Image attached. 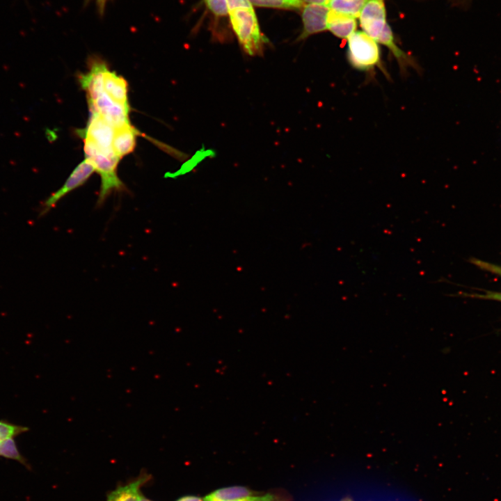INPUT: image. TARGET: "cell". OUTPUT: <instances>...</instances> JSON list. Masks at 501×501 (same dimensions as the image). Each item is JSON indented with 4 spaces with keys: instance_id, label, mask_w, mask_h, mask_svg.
<instances>
[{
    "instance_id": "4",
    "label": "cell",
    "mask_w": 501,
    "mask_h": 501,
    "mask_svg": "<svg viewBox=\"0 0 501 501\" xmlns=\"http://www.w3.org/2000/svg\"><path fill=\"white\" fill-rule=\"evenodd\" d=\"M347 59L358 70L370 72L381 67V53L377 42L364 31H355L348 38Z\"/></svg>"
},
{
    "instance_id": "25",
    "label": "cell",
    "mask_w": 501,
    "mask_h": 501,
    "mask_svg": "<svg viewBox=\"0 0 501 501\" xmlns=\"http://www.w3.org/2000/svg\"><path fill=\"white\" fill-rule=\"evenodd\" d=\"M140 501H152V500H149V499L145 498L144 496H142V498H141V499Z\"/></svg>"
},
{
    "instance_id": "21",
    "label": "cell",
    "mask_w": 501,
    "mask_h": 501,
    "mask_svg": "<svg viewBox=\"0 0 501 501\" xmlns=\"http://www.w3.org/2000/svg\"><path fill=\"white\" fill-rule=\"evenodd\" d=\"M471 296L501 301V292H486L484 294H472Z\"/></svg>"
},
{
    "instance_id": "9",
    "label": "cell",
    "mask_w": 501,
    "mask_h": 501,
    "mask_svg": "<svg viewBox=\"0 0 501 501\" xmlns=\"http://www.w3.org/2000/svg\"><path fill=\"white\" fill-rule=\"evenodd\" d=\"M150 475L143 472L128 483L120 485L110 491L106 501H140L142 498L141 489L150 480Z\"/></svg>"
},
{
    "instance_id": "22",
    "label": "cell",
    "mask_w": 501,
    "mask_h": 501,
    "mask_svg": "<svg viewBox=\"0 0 501 501\" xmlns=\"http://www.w3.org/2000/svg\"><path fill=\"white\" fill-rule=\"evenodd\" d=\"M109 1L110 0H96V5L100 15H103L104 13L106 6Z\"/></svg>"
},
{
    "instance_id": "3",
    "label": "cell",
    "mask_w": 501,
    "mask_h": 501,
    "mask_svg": "<svg viewBox=\"0 0 501 501\" xmlns=\"http://www.w3.org/2000/svg\"><path fill=\"white\" fill-rule=\"evenodd\" d=\"M232 29L239 42L250 56L261 55L267 38L260 30L253 8H237L229 11Z\"/></svg>"
},
{
    "instance_id": "7",
    "label": "cell",
    "mask_w": 501,
    "mask_h": 501,
    "mask_svg": "<svg viewBox=\"0 0 501 501\" xmlns=\"http://www.w3.org/2000/svg\"><path fill=\"white\" fill-rule=\"evenodd\" d=\"M359 18L364 32L375 40L387 24L384 0H367Z\"/></svg>"
},
{
    "instance_id": "24",
    "label": "cell",
    "mask_w": 501,
    "mask_h": 501,
    "mask_svg": "<svg viewBox=\"0 0 501 501\" xmlns=\"http://www.w3.org/2000/svg\"><path fill=\"white\" fill-rule=\"evenodd\" d=\"M329 0H302L308 4H320L327 6Z\"/></svg>"
},
{
    "instance_id": "15",
    "label": "cell",
    "mask_w": 501,
    "mask_h": 501,
    "mask_svg": "<svg viewBox=\"0 0 501 501\" xmlns=\"http://www.w3.org/2000/svg\"><path fill=\"white\" fill-rule=\"evenodd\" d=\"M0 456L17 461L26 467H29L26 459L20 454L14 438H9L0 443Z\"/></svg>"
},
{
    "instance_id": "17",
    "label": "cell",
    "mask_w": 501,
    "mask_h": 501,
    "mask_svg": "<svg viewBox=\"0 0 501 501\" xmlns=\"http://www.w3.org/2000/svg\"><path fill=\"white\" fill-rule=\"evenodd\" d=\"M237 501H292V498L284 490H275L262 495H249Z\"/></svg>"
},
{
    "instance_id": "16",
    "label": "cell",
    "mask_w": 501,
    "mask_h": 501,
    "mask_svg": "<svg viewBox=\"0 0 501 501\" xmlns=\"http://www.w3.org/2000/svg\"><path fill=\"white\" fill-rule=\"evenodd\" d=\"M252 5L284 9H300L303 7L302 0H249Z\"/></svg>"
},
{
    "instance_id": "8",
    "label": "cell",
    "mask_w": 501,
    "mask_h": 501,
    "mask_svg": "<svg viewBox=\"0 0 501 501\" xmlns=\"http://www.w3.org/2000/svg\"><path fill=\"white\" fill-rule=\"evenodd\" d=\"M330 8L326 5L308 4L302 12L303 29L299 40L324 31L327 29V15Z\"/></svg>"
},
{
    "instance_id": "11",
    "label": "cell",
    "mask_w": 501,
    "mask_h": 501,
    "mask_svg": "<svg viewBox=\"0 0 501 501\" xmlns=\"http://www.w3.org/2000/svg\"><path fill=\"white\" fill-rule=\"evenodd\" d=\"M356 26V18L330 9L327 15V29L335 36L348 39L355 32Z\"/></svg>"
},
{
    "instance_id": "13",
    "label": "cell",
    "mask_w": 501,
    "mask_h": 501,
    "mask_svg": "<svg viewBox=\"0 0 501 501\" xmlns=\"http://www.w3.org/2000/svg\"><path fill=\"white\" fill-rule=\"evenodd\" d=\"M255 493L245 486H233L216 489L202 499L203 501H237Z\"/></svg>"
},
{
    "instance_id": "20",
    "label": "cell",
    "mask_w": 501,
    "mask_h": 501,
    "mask_svg": "<svg viewBox=\"0 0 501 501\" xmlns=\"http://www.w3.org/2000/svg\"><path fill=\"white\" fill-rule=\"evenodd\" d=\"M229 11L237 8L252 9L249 0H227Z\"/></svg>"
},
{
    "instance_id": "19",
    "label": "cell",
    "mask_w": 501,
    "mask_h": 501,
    "mask_svg": "<svg viewBox=\"0 0 501 501\" xmlns=\"http://www.w3.org/2000/svg\"><path fill=\"white\" fill-rule=\"evenodd\" d=\"M206 6L216 16H225L229 13L227 0H205Z\"/></svg>"
},
{
    "instance_id": "6",
    "label": "cell",
    "mask_w": 501,
    "mask_h": 501,
    "mask_svg": "<svg viewBox=\"0 0 501 501\" xmlns=\"http://www.w3.org/2000/svg\"><path fill=\"white\" fill-rule=\"evenodd\" d=\"M94 171L93 165L85 159L75 168L63 185L44 200L39 210L40 216L49 212L67 193L83 185Z\"/></svg>"
},
{
    "instance_id": "18",
    "label": "cell",
    "mask_w": 501,
    "mask_h": 501,
    "mask_svg": "<svg viewBox=\"0 0 501 501\" xmlns=\"http://www.w3.org/2000/svg\"><path fill=\"white\" fill-rule=\"evenodd\" d=\"M29 430L28 427L0 420V443L15 438Z\"/></svg>"
},
{
    "instance_id": "26",
    "label": "cell",
    "mask_w": 501,
    "mask_h": 501,
    "mask_svg": "<svg viewBox=\"0 0 501 501\" xmlns=\"http://www.w3.org/2000/svg\"><path fill=\"white\" fill-rule=\"evenodd\" d=\"M341 501H353V500H351L350 498H345V499H344V500H341Z\"/></svg>"
},
{
    "instance_id": "2",
    "label": "cell",
    "mask_w": 501,
    "mask_h": 501,
    "mask_svg": "<svg viewBox=\"0 0 501 501\" xmlns=\"http://www.w3.org/2000/svg\"><path fill=\"white\" fill-rule=\"evenodd\" d=\"M84 153L101 178L97 205H101L114 191H122L124 184L117 174V166L120 159L116 154H108L99 150L90 141L84 140Z\"/></svg>"
},
{
    "instance_id": "14",
    "label": "cell",
    "mask_w": 501,
    "mask_h": 501,
    "mask_svg": "<svg viewBox=\"0 0 501 501\" xmlns=\"http://www.w3.org/2000/svg\"><path fill=\"white\" fill-rule=\"evenodd\" d=\"M367 0H329L327 6L333 10L344 13L354 18L359 17Z\"/></svg>"
},
{
    "instance_id": "10",
    "label": "cell",
    "mask_w": 501,
    "mask_h": 501,
    "mask_svg": "<svg viewBox=\"0 0 501 501\" xmlns=\"http://www.w3.org/2000/svg\"><path fill=\"white\" fill-rule=\"evenodd\" d=\"M103 88L106 93L116 102L129 109L127 83L106 65L103 70Z\"/></svg>"
},
{
    "instance_id": "1",
    "label": "cell",
    "mask_w": 501,
    "mask_h": 501,
    "mask_svg": "<svg viewBox=\"0 0 501 501\" xmlns=\"http://www.w3.org/2000/svg\"><path fill=\"white\" fill-rule=\"evenodd\" d=\"M106 63L93 58L90 70L79 77L82 88L86 91L90 112L96 113L116 129L132 125L129 120V109L113 100L104 90L103 70Z\"/></svg>"
},
{
    "instance_id": "5",
    "label": "cell",
    "mask_w": 501,
    "mask_h": 501,
    "mask_svg": "<svg viewBox=\"0 0 501 501\" xmlns=\"http://www.w3.org/2000/svg\"><path fill=\"white\" fill-rule=\"evenodd\" d=\"M115 131L116 128L100 115L90 112L86 127L78 132L84 140L90 141L100 150L115 153L112 147Z\"/></svg>"
},
{
    "instance_id": "23",
    "label": "cell",
    "mask_w": 501,
    "mask_h": 501,
    "mask_svg": "<svg viewBox=\"0 0 501 501\" xmlns=\"http://www.w3.org/2000/svg\"><path fill=\"white\" fill-rule=\"evenodd\" d=\"M175 501H203V499L196 495H184Z\"/></svg>"
},
{
    "instance_id": "12",
    "label": "cell",
    "mask_w": 501,
    "mask_h": 501,
    "mask_svg": "<svg viewBox=\"0 0 501 501\" xmlns=\"http://www.w3.org/2000/svg\"><path fill=\"white\" fill-rule=\"evenodd\" d=\"M140 134L138 130L132 125L116 129L112 147L115 154L121 159L134 150L136 137Z\"/></svg>"
}]
</instances>
